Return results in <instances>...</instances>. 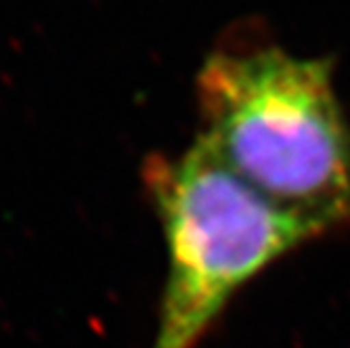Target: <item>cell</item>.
Here are the masks:
<instances>
[{
    "label": "cell",
    "mask_w": 350,
    "mask_h": 348,
    "mask_svg": "<svg viewBox=\"0 0 350 348\" xmlns=\"http://www.w3.org/2000/svg\"><path fill=\"white\" fill-rule=\"evenodd\" d=\"M198 99V141L247 187L321 237L350 223V129L327 61L218 53Z\"/></svg>",
    "instance_id": "6da1fadb"
},
{
    "label": "cell",
    "mask_w": 350,
    "mask_h": 348,
    "mask_svg": "<svg viewBox=\"0 0 350 348\" xmlns=\"http://www.w3.org/2000/svg\"><path fill=\"white\" fill-rule=\"evenodd\" d=\"M143 178L168 256L149 348H198L247 283L321 237L247 187L198 139L178 155L147 157Z\"/></svg>",
    "instance_id": "7a4b0ae2"
}]
</instances>
